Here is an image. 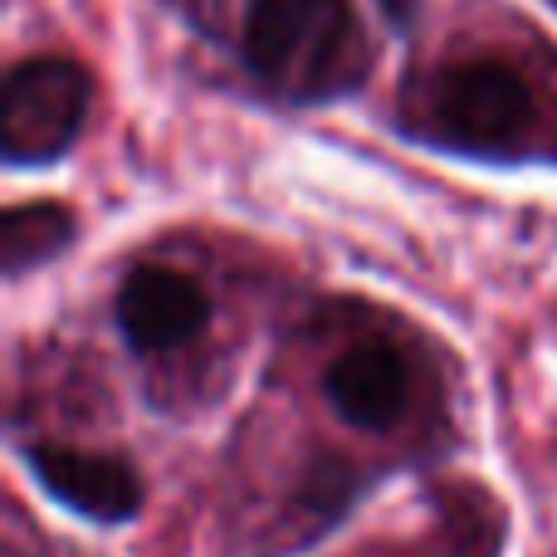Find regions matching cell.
I'll use <instances>...</instances> for the list:
<instances>
[{
  "mask_svg": "<svg viewBox=\"0 0 557 557\" xmlns=\"http://www.w3.org/2000/svg\"><path fill=\"white\" fill-rule=\"evenodd\" d=\"M94 103V78L64 54H39L10 69L0 98V152L10 166L59 162L78 143Z\"/></svg>",
  "mask_w": 557,
  "mask_h": 557,
  "instance_id": "obj_3",
  "label": "cell"
},
{
  "mask_svg": "<svg viewBox=\"0 0 557 557\" xmlns=\"http://www.w3.org/2000/svg\"><path fill=\"white\" fill-rule=\"evenodd\" d=\"M245 64L288 98H323L357 78V20L347 0H250Z\"/></svg>",
  "mask_w": 557,
  "mask_h": 557,
  "instance_id": "obj_1",
  "label": "cell"
},
{
  "mask_svg": "<svg viewBox=\"0 0 557 557\" xmlns=\"http://www.w3.org/2000/svg\"><path fill=\"white\" fill-rule=\"evenodd\" d=\"M553 5H557V0H553Z\"/></svg>",
  "mask_w": 557,
  "mask_h": 557,
  "instance_id": "obj_9",
  "label": "cell"
},
{
  "mask_svg": "<svg viewBox=\"0 0 557 557\" xmlns=\"http://www.w3.org/2000/svg\"><path fill=\"white\" fill-rule=\"evenodd\" d=\"M539 123L529 78L494 54L455 59L425 88V137L474 157H504L523 147Z\"/></svg>",
  "mask_w": 557,
  "mask_h": 557,
  "instance_id": "obj_2",
  "label": "cell"
},
{
  "mask_svg": "<svg viewBox=\"0 0 557 557\" xmlns=\"http://www.w3.org/2000/svg\"><path fill=\"white\" fill-rule=\"evenodd\" d=\"M323 392L347 425L392 431L411 406V362L382 337H362L327 362Z\"/></svg>",
  "mask_w": 557,
  "mask_h": 557,
  "instance_id": "obj_6",
  "label": "cell"
},
{
  "mask_svg": "<svg viewBox=\"0 0 557 557\" xmlns=\"http://www.w3.org/2000/svg\"><path fill=\"white\" fill-rule=\"evenodd\" d=\"M382 5V15L392 20V25H411L416 10H421V0H376Z\"/></svg>",
  "mask_w": 557,
  "mask_h": 557,
  "instance_id": "obj_8",
  "label": "cell"
},
{
  "mask_svg": "<svg viewBox=\"0 0 557 557\" xmlns=\"http://www.w3.org/2000/svg\"><path fill=\"white\" fill-rule=\"evenodd\" d=\"M20 455H25L29 474L39 480V490L49 499H59L64 509H74L78 519L117 529V523H127L143 509V474L123 455L78 450V445H59V441H29L20 445Z\"/></svg>",
  "mask_w": 557,
  "mask_h": 557,
  "instance_id": "obj_4",
  "label": "cell"
},
{
  "mask_svg": "<svg viewBox=\"0 0 557 557\" xmlns=\"http://www.w3.org/2000/svg\"><path fill=\"white\" fill-rule=\"evenodd\" d=\"M74 215L59 201H25L10 206L0 215V264H5V278H25L39 264L59 260L74 240Z\"/></svg>",
  "mask_w": 557,
  "mask_h": 557,
  "instance_id": "obj_7",
  "label": "cell"
},
{
  "mask_svg": "<svg viewBox=\"0 0 557 557\" xmlns=\"http://www.w3.org/2000/svg\"><path fill=\"white\" fill-rule=\"evenodd\" d=\"M211 323V294L186 270L172 264H137L117 284V327L133 352H176L196 343Z\"/></svg>",
  "mask_w": 557,
  "mask_h": 557,
  "instance_id": "obj_5",
  "label": "cell"
}]
</instances>
